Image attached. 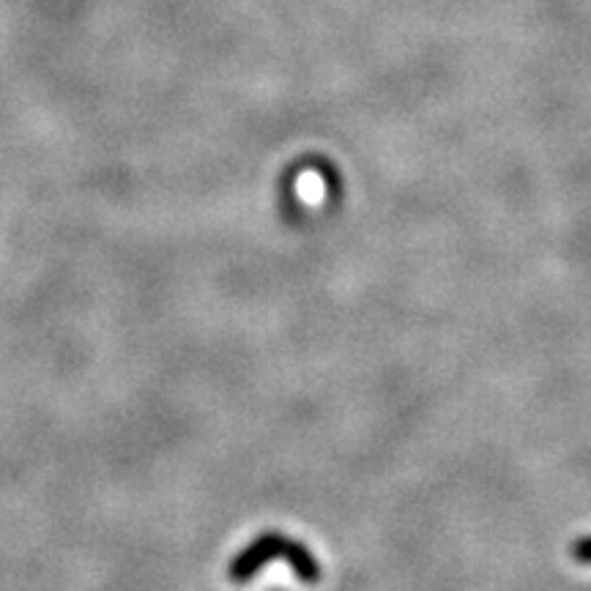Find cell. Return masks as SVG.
<instances>
[{
  "mask_svg": "<svg viewBox=\"0 0 591 591\" xmlns=\"http://www.w3.org/2000/svg\"><path fill=\"white\" fill-rule=\"evenodd\" d=\"M274 556H282V559L288 561L291 570L299 575L301 581L315 583L321 578L318 561L312 559L310 550L301 548L296 542L280 540V537H263V540L255 542L252 548L244 550L239 559L233 561V567H230V581L247 583L249 578H255Z\"/></svg>",
  "mask_w": 591,
  "mask_h": 591,
  "instance_id": "cell-1",
  "label": "cell"
},
{
  "mask_svg": "<svg viewBox=\"0 0 591 591\" xmlns=\"http://www.w3.org/2000/svg\"><path fill=\"white\" fill-rule=\"evenodd\" d=\"M296 195L304 206H321L326 197V184L315 170H304L296 181Z\"/></svg>",
  "mask_w": 591,
  "mask_h": 591,
  "instance_id": "cell-2",
  "label": "cell"
},
{
  "mask_svg": "<svg viewBox=\"0 0 591 591\" xmlns=\"http://www.w3.org/2000/svg\"><path fill=\"white\" fill-rule=\"evenodd\" d=\"M572 559L581 561V564H591V537H581V540L572 542Z\"/></svg>",
  "mask_w": 591,
  "mask_h": 591,
  "instance_id": "cell-3",
  "label": "cell"
}]
</instances>
